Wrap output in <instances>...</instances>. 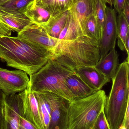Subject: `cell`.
Masks as SVG:
<instances>
[{"instance_id": "1", "label": "cell", "mask_w": 129, "mask_h": 129, "mask_svg": "<svg viewBox=\"0 0 129 129\" xmlns=\"http://www.w3.org/2000/svg\"><path fill=\"white\" fill-rule=\"evenodd\" d=\"M52 55V50L18 37L0 36V58L7 66L23 71L30 76L45 65Z\"/></svg>"}, {"instance_id": "2", "label": "cell", "mask_w": 129, "mask_h": 129, "mask_svg": "<svg viewBox=\"0 0 129 129\" xmlns=\"http://www.w3.org/2000/svg\"><path fill=\"white\" fill-rule=\"evenodd\" d=\"M100 58V43L82 36L72 40H58L51 59L75 70L84 66L94 67Z\"/></svg>"}, {"instance_id": "3", "label": "cell", "mask_w": 129, "mask_h": 129, "mask_svg": "<svg viewBox=\"0 0 129 129\" xmlns=\"http://www.w3.org/2000/svg\"><path fill=\"white\" fill-rule=\"evenodd\" d=\"M129 61L119 65L106 99L105 113L111 129L120 128L129 108Z\"/></svg>"}, {"instance_id": "4", "label": "cell", "mask_w": 129, "mask_h": 129, "mask_svg": "<svg viewBox=\"0 0 129 129\" xmlns=\"http://www.w3.org/2000/svg\"><path fill=\"white\" fill-rule=\"evenodd\" d=\"M75 73V70L51 58L45 65L30 76L28 86L33 92H49L72 102L74 98L66 86L65 80Z\"/></svg>"}, {"instance_id": "5", "label": "cell", "mask_w": 129, "mask_h": 129, "mask_svg": "<svg viewBox=\"0 0 129 129\" xmlns=\"http://www.w3.org/2000/svg\"><path fill=\"white\" fill-rule=\"evenodd\" d=\"M107 98L106 92L101 89L71 102L68 129H92L98 116L104 109Z\"/></svg>"}, {"instance_id": "6", "label": "cell", "mask_w": 129, "mask_h": 129, "mask_svg": "<svg viewBox=\"0 0 129 129\" xmlns=\"http://www.w3.org/2000/svg\"><path fill=\"white\" fill-rule=\"evenodd\" d=\"M42 92L46 95L50 106L49 129H68L71 102L52 92Z\"/></svg>"}, {"instance_id": "7", "label": "cell", "mask_w": 129, "mask_h": 129, "mask_svg": "<svg viewBox=\"0 0 129 129\" xmlns=\"http://www.w3.org/2000/svg\"><path fill=\"white\" fill-rule=\"evenodd\" d=\"M30 79L23 71H10L0 68V89L10 95L21 92L28 86Z\"/></svg>"}, {"instance_id": "8", "label": "cell", "mask_w": 129, "mask_h": 129, "mask_svg": "<svg viewBox=\"0 0 129 129\" xmlns=\"http://www.w3.org/2000/svg\"><path fill=\"white\" fill-rule=\"evenodd\" d=\"M17 37L37 47L53 51L58 39L48 35L45 29L35 24L29 25L18 33Z\"/></svg>"}, {"instance_id": "9", "label": "cell", "mask_w": 129, "mask_h": 129, "mask_svg": "<svg viewBox=\"0 0 129 129\" xmlns=\"http://www.w3.org/2000/svg\"><path fill=\"white\" fill-rule=\"evenodd\" d=\"M116 13L114 8L107 7L104 28L100 41V58L115 47L117 38Z\"/></svg>"}, {"instance_id": "10", "label": "cell", "mask_w": 129, "mask_h": 129, "mask_svg": "<svg viewBox=\"0 0 129 129\" xmlns=\"http://www.w3.org/2000/svg\"><path fill=\"white\" fill-rule=\"evenodd\" d=\"M4 129H19L20 119L23 113V103L20 94L6 95Z\"/></svg>"}, {"instance_id": "11", "label": "cell", "mask_w": 129, "mask_h": 129, "mask_svg": "<svg viewBox=\"0 0 129 129\" xmlns=\"http://www.w3.org/2000/svg\"><path fill=\"white\" fill-rule=\"evenodd\" d=\"M23 103L24 118L39 129H43L39 111L38 102L29 87L20 92Z\"/></svg>"}, {"instance_id": "12", "label": "cell", "mask_w": 129, "mask_h": 129, "mask_svg": "<svg viewBox=\"0 0 129 129\" xmlns=\"http://www.w3.org/2000/svg\"><path fill=\"white\" fill-rule=\"evenodd\" d=\"M96 0H73L69 11L82 36H85L84 24L86 19L95 13Z\"/></svg>"}, {"instance_id": "13", "label": "cell", "mask_w": 129, "mask_h": 129, "mask_svg": "<svg viewBox=\"0 0 129 129\" xmlns=\"http://www.w3.org/2000/svg\"><path fill=\"white\" fill-rule=\"evenodd\" d=\"M75 71L81 79L95 91L101 90L105 85L110 81L95 67H80L75 69Z\"/></svg>"}, {"instance_id": "14", "label": "cell", "mask_w": 129, "mask_h": 129, "mask_svg": "<svg viewBox=\"0 0 129 129\" xmlns=\"http://www.w3.org/2000/svg\"><path fill=\"white\" fill-rule=\"evenodd\" d=\"M119 65V55L115 47L105 56L100 59L94 67L105 76L112 80Z\"/></svg>"}, {"instance_id": "15", "label": "cell", "mask_w": 129, "mask_h": 129, "mask_svg": "<svg viewBox=\"0 0 129 129\" xmlns=\"http://www.w3.org/2000/svg\"><path fill=\"white\" fill-rule=\"evenodd\" d=\"M65 83L74 100L86 98L96 92L89 86L76 73L68 77L65 80Z\"/></svg>"}, {"instance_id": "16", "label": "cell", "mask_w": 129, "mask_h": 129, "mask_svg": "<svg viewBox=\"0 0 129 129\" xmlns=\"http://www.w3.org/2000/svg\"><path fill=\"white\" fill-rule=\"evenodd\" d=\"M0 18L12 31L19 33L25 27L33 24L24 14H16L0 9Z\"/></svg>"}, {"instance_id": "17", "label": "cell", "mask_w": 129, "mask_h": 129, "mask_svg": "<svg viewBox=\"0 0 129 129\" xmlns=\"http://www.w3.org/2000/svg\"><path fill=\"white\" fill-rule=\"evenodd\" d=\"M69 13V10H67L51 16L47 22L42 26L49 36L58 39L65 26Z\"/></svg>"}, {"instance_id": "18", "label": "cell", "mask_w": 129, "mask_h": 129, "mask_svg": "<svg viewBox=\"0 0 129 129\" xmlns=\"http://www.w3.org/2000/svg\"><path fill=\"white\" fill-rule=\"evenodd\" d=\"M24 14L33 24L41 26L45 25L52 16L48 11L34 4L33 2L29 5Z\"/></svg>"}, {"instance_id": "19", "label": "cell", "mask_w": 129, "mask_h": 129, "mask_svg": "<svg viewBox=\"0 0 129 129\" xmlns=\"http://www.w3.org/2000/svg\"><path fill=\"white\" fill-rule=\"evenodd\" d=\"M73 0H34V4L40 6L48 11L52 16L69 10Z\"/></svg>"}, {"instance_id": "20", "label": "cell", "mask_w": 129, "mask_h": 129, "mask_svg": "<svg viewBox=\"0 0 129 129\" xmlns=\"http://www.w3.org/2000/svg\"><path fill=\"white\" fill-rule=\"evenodd\" d=\"M38 102L40 119L43 129H49L51 107L47 98L43 92H33Z\"/></svg>"}, {"instance_id": "21", "label": "cell", "mask_w": 129, "mask_h": 129, "mask_svg": "<svg viewBox=\"0 0 129 129\" xmlns=\"http://www.w3.org/2000/svg\"><path fill=\"white\" fill-rule=\"evenodd\" d=\"M117 44L121 50H125L126 42L129 37V23L121 13L117 17Z\"/></svg>"}, {"instance_id": "22", "label": "cell", "mask_w": 129, "mask_h": 129, "mask_svg": "<svg viewBox=\"0 0 129 129\" xmlns=\"http://www.w3.org/2000/svg\"><path fill=\"white\" fill-rule=\"evenodd\" d=\"M34 0H9L0 5V9L5 11L16 14H24L29 5Z\"/></svg>"}, {"instance_id": "23", "label": "cell", "mask_w": 129, "mask_h": 129, "mask_svg": "<svg viewBox=\"0 0 129 129\" xmlns=\"http://www.w3.org/2000/svg\"><path fill=\"white\" fill-rule=\"evenodd\" d=\"M107 7L106 3L103 0H96L95 14L100 41L105 25Z\"/></svg>"}, {"instance_id": "24", "label": "cell", "mask_w": 129, "mask_h": 129, "mask_svg": "<svg viewBox=\"0 0 129 129\" xmlns=\"http://www.w3.org/2000/svg\"><path fill=\"white\" fill-rule=\"evenodd\" d=\"M85 35L100 43L99 31L95 13L87 18L84 24Z\"/></svg>"}, {"instance_id": "25", "label": "cell", "mask_w": 129, "mask_h": 129, "mask_svg": "<svg viewBox=\"0 0 129 129\" xmlns=\"http://www.w3.org/2000/svg\"><path fill=\"white\" fill-rule=\"evenodd\" d=\"M92 129H111L105 113L104 109L99 113Z\"/></svg>"}, {"instance_id": "26", "label": "cell", "mask_w": 129, "mask_h": 129, "mask_svg": "<svg viewBox=\"0 0 129 129\" xmlns=\"http://www.w3.org/2000/svg\"><path fill=\"white\" fill-rule=\"evenodd\" d=\"M6 95L0 89V129H4Z\"/></svg>"}, {"instance_id": "27", "label": "cell", "mask_w": 129, "mask_h": 129, "mask_svg": "<svg viewBox=\"0 0 129 129\" xmlns=\"http://www.w3.org/2000/svg\"><path fill=\"white\" fill-rule=\"evenodd\" d=\"M12 30L0 18V36H10Z\"/></svg>"}, {"instance_id": "28", "label": "cell", "mask_w": 129, "mask_h": 129, "mask_svg": "<svg viewBox=\"0 0 129 129\" xmlns=\"http://www.w3.org/2000/svg\"><path fill=\"white\" fill-rule=\"evenodd\" d=\"M126 0H112L116 13L119 14L122 13L123 7Z\"/></svg>"}, {"instance_id": "29", "label": "cell", "mask_w": 129, "mask_h": 129, "mask_svg": "<svg viewBox=\"0 0 129 129\" xmlns=\"http://www.w3.org/2000/svg\"><path fill=\"white\" fill-rule=\"evenodd\" d=\"M20 125L26 129H39L30 122L27 120L23 117V113L20 116Z\"/></svg>"}, {"instance_id": "30", "label": "cell", "mask_w": 129, "mask_h": 129, "mask_svg": "<svg viewBox=\"0 0 129 129\" xmlns=\"http://www.w3.org/2000/svg\"><path fill=\"white\" fill-rule=\"evenodd\" d=\"M127 22L129 23V4L128 0H126L123 7V10L122 12Z\"/></svg>"}, {"instance_id": "31", "label": "cell", "mask_w": 129, "mask_h": 129, "mask_svg": "<svg viewBox=\"0 0 129 129\" xmlns=\"http://www.w3.org/2000/svg\"><path fill=\"white\" fill-rule=\"evenodd\" d=\"M129 108L127 109L126 113L122 125L126 129H129Z\"/></svg>"}, {"instance_id": "32", "label": "cell", "mask_w": 129, "mask_h": 129, "mask_svg": "<svg viewBox=\"0 0 129 129\" xmlns=\"http://www.w3.org/2000/svg\"><path fill=\"white\" fill-rule=\"evenodd\" d=\"M103 1H104L105 3H108V4H109L110 5L111 7H112L113 5L112 0H103Z\"/></svg>"}, {"instance_id": "33", "label": "cell", "mask_w": 129, "mask_h": 129, "mask_svg": "<svg viewBox=\"0 0 129 129\" xmlns=\"http://www.w3.org/2000/svg\"><path fill=\"white\" fill-rule=\"evenodd\" d=\"M9 1V0H0V5L5 4Z\"/></svg>"}, {"instance_id": "34", "label": "cell", "mask_w": 129, "mask_h": 129, "mask_svg": "<svg viewBox=\"0 0 129 129\" xmlns=\"http://www.w3.org/2000/svg\"><path fill=\"white\" fill-rule=\"evenodd\" d=\"M19 129H26L25 128H24V127H23L22 126L20 125V126H19Z\"/></svg>"}]
</instances>
